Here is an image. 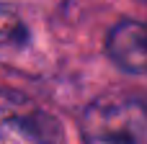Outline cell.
I'll return each instance as SVG.
<instances>
[{"label": "cell", "instance_id": "cell-3", "mask_svg": "<svg viewBox=\"0 0 147 144\" xmlns=\"http://www.w3.org/2000/svg\"><path fill=\"white\" fill-rule=\"evenodd\" d=\"M109 57L114 64L129 75H147V23L119 21L106 39Z\"/></svg>", "mask_w": 147, "mask_h": 144}, {"label": "cell", "instance_id": "cell-4", "mask_svg": "<svg viewBox=\"0 0 147 144\" xmlns=\"http://www.w3.org/2000/svg\"><path fill=\"white\" fill-rule=\"evenodd\" d=\"M26 41H28V28L21 21V15L8 5H0V52H16Z\"/></svg>", "mask_w": 147, "mask_h": 144}, {"label": "cell", "instance_id": "cell-2", "mask_svg": "<svg viewBox=\"0 0 147 144\" xmlns=\"http://www.w3.org/2000/svg\"><path fill=\"white\" fill-rule=\"evenodd\" d=\"M0 144H65L57 119L28 98L0 90Z\"/></svg>", "mask_w": 147, "mask_h": 144}, {"label": "cell", "instance_id": "cell-1", "mask_svg": "<svg viewBox=\"0 0 147 144\" xmlns=\"http://www.w3.org/2000/svg\"><path fill=\"white\" fill-rule=\"evenodd\" d=\"M83 144H147V103L109 93L96 98L80 119Z\"/></svg>", "mask_w": 147, "mask_h": 144}, {"label": "cell", "instance_id": "cell-5", "mask_svg": "<svg viewBox=\"0 0 147 144\" xmlns=\"http://www.w3.org/2000/svg\"><path fill=\"white\" fill-rule=\"evenodd\" d=\"M142 3H145V5H147V0H142Z\"/></svg>", "mask_w": 147, "mask_h": 144}]
</instances>
